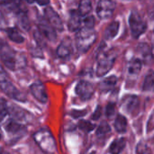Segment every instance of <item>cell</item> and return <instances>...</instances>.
Returning <instances> with one entry per match:
<instances>
[{
    "instance_id": "6da1fadb",
    "label": "cell",
    "mask_w": 154,
    "mask_h": 154,
    "mask_svg": "<svg viewBox=\"0 0 154 154\" xmlns=\"http://www.w3.org/2000/svg\"><path fill=\"white\" fill-rule=\"evenodd\" d=\"M96 39L97 33L94 28L82 27L76 34V46L81 53H84L91 48Z\"/></svg>"
},
{
    "instance_id": "7a4b0ae2",
    "label": "cell",
    "mask_w": 154,
    "mask_h": 154,
    "mask_svg": "<svg viewBox=\"0 0 154 154\" xmlns=\"http://www.w3.org/2000/svg\"><path fill=\"white\" fill-rule=\"evenodd\" d=\"M33 139L41 150L44 152L53 153L57 152L55 140L49 130L41 129L37 131L33 135Z\"/></svg>"
},
{
    "instance_id": "3957f363",
    "label": "cell",
    "mask_w": 154,
    "mask_h": 154,
    "mask_svg": "<svg viewBox=\"0 0 154 154\" xmlns=\"http://www.w3.org/2000/svg\"><path fill=\"white\" fill-rule=\"evenodd\" d=\"M116 59V53L114 50L107 52H100L97 56V76L103 77L107 74L113 68Z\"/></svg>"
},
{
    "instance_id": "277c9868",
    "label": "cell",
    "mask_w": 154,
    "mask_h": 154,
    "mask_svg": "<svg viewBox=\"0 0 154 154\" xmlns=\"http://www.w3.org/2000/svg\"><path fill=\"white\" fill-rule=\"evenodd\" d=\"M0 86H1V89L2 91L7 95L9 97L19 101V102H24L26 101L25 96L20 92L13 84L12 82L7 79V77L5 76V73L3 69H1V80H0Z\"/></svg>"
},
{
    "instance_id": "5b68a950",
    "label": "cell",
    "mask_w": 154,
    "mask_h": 154,
    "mask_svg": "<svg viewBox=\"0 0 154 154\" xmlns=\"http://www.w3.org/2000/svg\"><path fill=\"white\" fill-rule=\"evenodd\" d=\"M1 59L5 67L11 70H14L18 67H22L16 52L12 48H10L9 45L5 43H3L1 46Z\"/></svg>"
},
{
    "instance_id": "8992f818",
    "label": "cell",
    "mask_w": 154,
    "mask_h": 154,
    "mask_svg": "<svg viewBox=\"0 0 154 154\" xmlns=\"http://www.w3.org/2000/svg\"><path fill=\"white\" fill-rule=\"evenodd\" d=\"M129 25L134 38L137 39L146 32L147 23L142 18L140 14L136 11H133L129 16Z\"/></svg>"
},
{
    "instance_id": "52a82bcc",
    "label": "cell",
    "mask_w": 154,
    "mask_h": 154,
    "mask_svg": "<svg viewBox=\"0 0 154 154\" xmlns=\"http://www.w3.org/2000/svg\"><path fill=\"white\" fill-rule=\"evenodd\" d=\"M115 9L114 0H99L97 5V14L100 19H107L112 16Z\"/></svg>"
},
{
    "instance_id": "ba28073f",
    "label": "cell",
    "mask_w": 154,
    "mask_h": 154,
    "mask_svg": "<svg viewBox=\"0 0 154 154\" xmlns=\"http://www.w3.org/2000/svg\"><path fill=\"white\" fill-rule=\"evenodd\" d=\"M75 92L81 100L87 101L92 97L95 93V89L90 82L81 80L77 84L75 88Z\"/></svg>"
},
{
    "instance_id": "9c48e42d",
    "label": "cell",
    "mask_w": 154,
    "mask_h": 154,
    "mask_svg": "<svg viewBox=\"0 0 154 154\" xmlns=\"http://www.w3.org/2000/svg\"><path fill=\"white\" fill-rule=\"evenodd\" d=\"M44 16L49 21V23L58 31L62 32L64 30L63 23L60 15L56 13V11L52 7H46L44 9Z\"/></svg>"
},
{
    "instance_id": "30bf717a",
    "label": "cell",
    "mask_w": 154,
    "mask_h": 154,
    "mask_svg": "<svg viewBox=\"0 0 154 154\" xmlns=\"http://www.w3.org/2000/svg\"><path fill=\"white\" fill-rule=\"evenodd\" d=\"M38 29L49 41L54 42L57 38L56 29L49 23V21L44 17L41 18L38 23Z\"/></svg>"
},
{
    "instance_id": "8fae6325",
    "label": "cell",
    "mask_w": 154,
    "mask_h": 154,
    "mask_svg": "<svg viewBox=\"0 0 154 154\" xmlns=\"http://www.w3.org/2000/svg\"><path fill=\"white\" fill-rule=\"evenodd\" d=\"M30 91L33 97L42 104H45L48 101V96L44 85L41 81H35L30 86Z\"/></svg>"
},
{
    "instance_id": "7c38bea8",
    "label": "cell",
    "mask_w": 154,
    "mask_h": 154,
    "mask_svg": "<svg viewBox=\"0 0 154 154\" xmlns=\"http://www.w3.org/2000/svg\"><path fill=\"white\" fill-rule=\"evenodd\" d=\"M140 99L137 96H126V97L122 101V107L129 115H136L139 111Z\"/></svg>"
},
{
    "instance_id": "4fadbf2b",
    "label": "cell",
    "mask_w": 154,
    "mask_h": 154,
    "mask_svg": "<svg viewBox=\"0 0 154 154\" xmlns=\"http://www.w3.org/2000/svg\"><path fill=\"white\" fill-rule=\"evenodd\" d=\"M83 16L79 10H71L68 21V28L70 32H79L82 28Z\"/></svg>"
},
{
    "instance_id": "5bb4252c",
    "label": "cell",
    "mask_w": 154,
    "mask_h": 154,
    "mask_svg": "<svg viewBox=\"0 0 154 154\" xmlns=\"http://www.w3.org/2000/svg\"><path fill=\"white\" fill-rule=\"evenodd\" d=\"M72 43L69 38L64 39L57 49V55L61 59H67L69 58L72 53Z\"/></svg>"
},
{
    "instance_id": "9a60e30c",
    "label": "cell",
    "mask_w": 154,
    "mask_h": 154,
    "mask_svg": "<svg viewBox=\"0 0 154 154\" xmlns=\"http://www.w3.org/2000/svg\"><path fill=\"white\" fill-rule=\"evenodd\" d=\"M119 27H120V23L117 21L112 22L105 30L104 32V38L106 40H112L114 39L119 31Z\"/></svg>"
},
{
    "instance_id": "2e32d148",
    "label": "cell",
    "mask_w": 154,
    "mask_h": 154,
    "mask_svg": "<svg viewBox=\"0 0 154 154\" xmlns=\"http://www.w3.org/2000/svg\"><path fill=\"white\" fill-rule=\"evenodd\" d=\"M116 82H117V78L116 76H110L108 78H106L100 82V85H99L100 90L104 93H106L115 88V86L116 85Z\"/></svg>"
},
{
    "instance_id": "e0dca14e",
    "label": "cell",
    "mask_w": 154,
    "mask_h": 154,
    "mask_svg": "<svg viewBox=\"0 0 154 154\" xmlns=\"http://www.w3.org/2000/svg\"><path fill=\"white\" fill-rule=\"evenodd\" d=\"M8 114L14 120H24L25 115H26L25 111L23 108H21L15 105L8 106Z\"/></svg>"
},
{
    "instance_id": "ac0fdd59",
    "label": "cell",
    "mask_w": 154,
    "mask_h": 154,
    "mask_svg": "<svg viewBox=\"0 0 154 154\" xmlns=\"http://www.w3.org/2000/svg\"><path fill=\"white\" fill-rule=\"evenodd\" d=\"M5 32L8 38L15 43H23L24 42L23 36L19 32V31L16 28H6Z\"/></svg>"
},
{
    "instance_id": "d6986e66",
    "label": "cell",
    "mask_w": 154,
    "mask_h": 154,
    "mask_svg": "<svg viewBox=\"0 0 154 154\" xmlns=\"http://www.w3.org/2000/svg\"><path fill=\"white\" fill-rule=\"evenodd\" d=\"M154 90V71L150 70L143 80V91L144 92H152Z\"/></svg>"
},
{
    "instance_id": "ffe728a7",
    "label": "cell",
    "mask_w": 154,
    "mask_h": 154,
    "mask_svg": "<svg viewBox=\"0 0 154 154\" xmlns=\"http://www.w3.org/2000/svg\"><path fill=\"white\" fill-rule=\"evenodd\" d=\"M125 145H126V141L125 138H120V139L115 140L110 145L109 152L114 154L120 153L125 148Z\"/></svg>"
},
{
    "instance_id": "44dd1931",
    "label": "cell",
    "mask_w": 154,
    "mask_h": 154,
    "mask_svg": "<svg viewBox=\"0 0 154 154\" xmlns=\"http://www.w3.org/2000/svg\"><path fill=\"white\" fill-rule=\"evenodd\" d=\"M127 128V120L122 115H117L115 120V129L118 133H125Z\"/></svg>"
},
{
    "instance_id": "7402d4cb",
    "label": "cell",
    "mask_w": 154,
    "mask_h": 154,
    "mask_svg": "<svg viewBox=\"0 0 154 154\" xmlns=\"http://www.w3.org/2000/svg\"><path fill=\"white\" fill-rule=\"evenodd\" d=\"M5 129L7 133L11 134H15L20 133L23 130V126L21 125H19L18 123H16L14 121V119H10L8 122H6L5 125Z\"/></svg>"
},
{
    "instance_id": "603a6c76",
    "label": "cell",
    "mask_w": 154,
    "mask_h": 154,
    "mask_svg": "<svg viewBox=\"0 0 154 154\" xmlns=\"http://www.w3.org/2000/svg\"><path fill=\"white\" fill-rule=\"evenodd\" d=\"M142 61L139 59H133L128 64V72L131 75H137L142 69Z\"/></svg>"
},
{
    "instance_id": "cb8c5ba5",
    "label": "cell",
    "mask_w": 154,
    "mask_h": 154,
    "mask_svg": "<svg viewBox=\"0 0 154 154\" xmlns=\"http://www.w3.org/2000/svg\"><path fill=\"white\" fill-rule=\"evenodd\" d=\"M18 23H19V25L26 32H28L31 28V25H30V20L26 14L25 12H23V11H19L18 12Z\"/></svg>"
},
{
    "instance_id": "d4e9b609",
    "label": "cell",
    "mask_w": 154,
    "mask_h": 154,
    "mask_svg": "<svg viewBox=\"0 0 154 154\" xmlns=\"http://www.w3.org/2000/svg\"><path fill=\"white\" fill-rule=\"evenodd\" d=\"M79 11L82 16L88 15L92 11V3L90 0H80L79 5Z\"/></svg>"
},
{
    "instance_id": "484cf974",
    "label": "cell",
    "mask_w": 154,
    "mask_h": 154,
    "mask_svg": "<svg viewBox=\"0 0 154 154\" xmlns=\"http://www.w3.org/2000/svg\"><path fill=\"white\" fill-rule=\"evenodd\" d=\"M110 131H111V128H110L109 124H107L106 121H104L98 125V127L97 129V135L98 137H103V136L106 135L107 134H109Z\"/></svg>"
},
{
    "instance_id": "4316f807",
    "label": "cell",
    "mask_w": 154,
    "mask_h": 154,
    "mask_svg": "<svg viewBox=\"0 0 154 154\" xmlns=\"http://www.w3.org/2000/svg\"><path fill=\"white\" fill-rule=\"evenodd\" d=\"M44 35L40 32V30H35L33 32V38H34V41L36 42V44L40 47V48H43L46 46V42H45V40H44Z\"/></svg>"
},
{
    "instance_id": "83f0119b",
    "label": "cell",
    "mask_w": 154,
    "mask_h": 154,
    "mask_svg": "<svg viewBox=\"0 0 154 154\" xmlns=\"http://www.w3.org/2000/svg\"><path fill=\"white\" fill-rule=\"evenodd\" d=\"M79 127L80 130L84 131L85 133H89L91 131L94 130L95 128V125H93L92 123H90L89 121H86V120H81L79 123Z\"/></svg>"
},
{
    "instance_id": "f1b7e54d",
    "label": "cell",
    "mask_w": 154,
    "mask_h": 154,
    "mask_svg": "<svg viewBox=\"0 0 154 154\" xmlns=\"http://www.w3.org/2000/svg\"><path fill=\"white\" fill-rule=\"evenodd\" d=\"M3 4L11 10H15L17 12L20 11V0H3Z\"/></svg>"
},
{
    "instance_id": "f546056e",
    "label": "cell",
    "mask_w": 154,
    "mask_h": 154,
    "mask_svg": "<svg viewBox=\"0 0 154 154\" xmlns=\"http://www.w3.org/2000/svg\"><path fill=\"white\" fill-rule=\"evenodd\" d=\"M95 26V19L93 16L86 15L83 16V23H82V27H88V28H94Z\"/></svg>"
},
{
    "instance_id": "4dcf8cb0",
    "label": "cell",
    "mask_w": 154,
    "mask_h": 154,
    "mask_svg": "<svg viewBox=\"0 0 154 154\" xmlns=\"http://www.w3.org/2000/svg\"><path fill=\"white\" fill-rule=\"evenodd\" d=\"M116 115V106L114 103H109L106 106V116L107 118L112 119Z\"/></svg>"
},
{
    "instance_id": "1f68e13d",
    "label": "cell",
    "mask_w": 154,
    "mask_h": 154,
    "mask_svg": "<svg viewBox=\"0 0 154 154\" xmlns=\"http://www.w3.org/2000/svg\"><path fill=\"white\" fill-rule=\"evenodd\" d=\"M0 117H1V120H3L5 118V116L8 114V106H7V103L5 101L4 98L1 99V104H0Z\"/></svg>"
},
{
    "instance_id": "d6a6232c",
    "label": "cell",
    "mask_w": 154,
    "mask_h": 154,
    "mask_svg": "<svg viewBox=\"0 0 154 154\" xmlns=\"http://www.w3.org/2000/svg\"><path fill=\"white\" fill-rule=\"evenodd\" d=\"M86 114H87V110H72L71 112V116L76 119L83 117Z\"/></svg>"
},
{
    "instance_id": "836d02e7",
    "label": "cell",
    "mask_w": 154,
    "mask_h": 154,
    "mask_svg": "<svg viewBox=\"0 0 154 154\" xmlns=\"http://www.w3.org/2000/svg\"><path fill=\"white\" fill-rule=\"evenodd\" d=\"M101 110H102V109H101L100 106H97V107L95 113H94L93 116H92V119H93V120H97V119L100 118V116H101Z\"/></svg>"
},
{
    "instance_id": "e575fe53",
    "label": "cell",
    "mask_w": 154,
    "mask_h": 154,
    "mask_svg": "<svg viewBox=\"0 0 154 154\" xmlns=\"http://www.w3.org/2000/svg\"><path fill=\"white\" fill-rule=\"evenodd\" d=\"M40 5H47L50 3V0H34Z\"/></svg>"
},
{
    "instance_id": "d590c367",
    "label": "cell",
    "mask_w": 154,
    "mask_h": 154,
    "mask_svg": "<svg viewBox=\"0 0 154 154\" xmlns=\"http://www.w3.org/2000/svg\"><path fill=\"white\" fill-rule=\"evenodd\" d=\"M24 1H26V2L29 3V4H32V3L34 2V0H24Z\"/></svg>"
}]
</instances>
